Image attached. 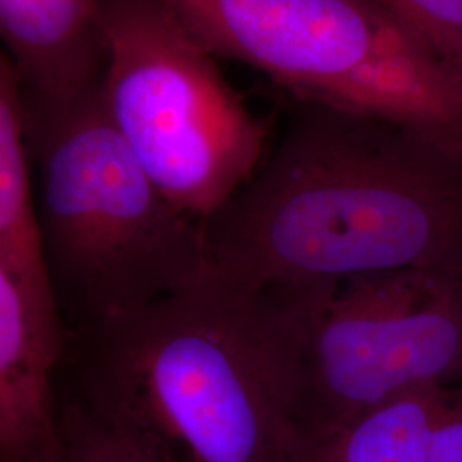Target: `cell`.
<instances>
[{"label": "cell", "mask_w": 462, "mask_h": 462, "mask_svg": "<svg viewBox=\"0 0 462 462\" xmlns=\"http://www.w3.org/2000/svg\"><path fill=\"white\" fill-rule=\"evenodd\" d=\"M301 105L254 177L202 221L208 278L261 290L399 269L462 274V156Z\"/></svg>", "instance_id": "cell-1"}, {"label": "cell", "mask_w": 462, "mask_h": 462, "mask_svg": "<svg viewBox=\"0 0 462 462\" xmlns=\"http://www.w3.org/2000/svg\"><path fill=\"white\" fill-rule=\"evenodd\" d=\"M336 286L206 276L83 329L78 397L170 462H291L298 353Z\"/></svg>", "instance_id": "cell-2"}, {"label": "cell", "mask_w": 462, "mask_h": 462, "mask_svg": "<svg viewBox=\"0 0 462 462\" xmlns=\"http://www.w3.org/2000/svg\"><path fill=\"white\" fill-rule=\"evenodd\" d=\"M23 116L50 278L81 330L208 276L202 221L151 179L108 114L101 84L60 105H23Z\"/></svg>", "instance_id": "cell-3"}, {"label": "cell", "mask_w": 462, "mask_h": 462, "mask_svg": "<svg viewBox=\"0 0 462 462\" xmlns=\"http://www.w3.org/2000/svg\"><path fill=\"white\" fill-rule=\"evenodd\" d=\"M215 57L300 103L396 125L462 156V78L374 0H163Z\"/></svg>", "instance_id": "cell-4"}, {"label": "cell", "mask_w": 462, "mask_h": 462, "mask_svg": "<svg viewBox=\"0 0 462 462\" xmlns=\"http://www.w3.org/2000/svg\"><path fill=\"white\" fill-rule=\"evenodd\" d=\"M101 5L106 110L166 198L204 221L264 163L271 122L248 108L163 0Z\"/></svg>", "instance_id": "cell-5"}, {"label": "cell", "mask_w": 462, "mask_h": 462, "mask_svg": "<svg viewBox=\"0 0 462 462\" xmlns=\"http://www.w3.org/2000/svg\"><path fill=\"white\" fill-rule=\"evenodd\" d=\"M421 385H462V274L341 281L298 353L295 448Z\"/></svg>", "instance_id": "cell-6"}, {"label": "cell", "mask_w": 462, "mask_h": 462, "mask_svg": "<svg viewBox=\"0 0 462 462\" xmlns=\"http://www.w3.org/2000/svg\"><path fill=\"white\" fill-rule=\"evenodd\" d=\"M66 347L53 282L0 271V462H36L59 435L51 379Z\"/></svg>", "instance_id": "cell-7"}, {"label": "cell", "mask_w": 462, "mask_h": 462, "mask_svg": "<svg viewBox=\"0 0 462 462\" xmlns=\"http://www.w3.org/2000/svg\"><path fill=\"white\" fill-rule=\"evenodd\" d=\"M0 33L26 108L81 98L103 81L101 0H0Z\"/></svg>", "instance_id": "cell-8"}, {"label": "cell", "mask_w": 462, "mask_h": 462, "mask_svg": "<svg viewBox=\"0 0 462 462\" xmlns=\"http://www.w3.org/2000/svg\"><path fill=\"white\" fill-rule=\"evenodd\" d=\"M452 387L421 385L387 399L322 437L301 442L291 462H435L437 431Z\"/></svg>", "instance_id": "cell-9"}, {"label": "cell", "mask_w": 462, "mask_h": 462, "mask_svg": "<svg viewBox=\"0 0 462 462\" xmlns=\"http://www.w3.org/2000/svg\"><path fill=\"white\" fill-rule=\"evenodd\" d=\"M16 72L0 55V271L51 281Z\"/></svg>", "instance_id": "cell-10"}, {"label": "cell", "mask_w": 462, "mask_h": 462, "mask_svg": "<svg viewBox=\"0 0 462 462\" xmlns=\"http://www.w3.org/2000/svg\"><path fill=\"white\" fill-rule=\"evenodd\" d=\"M57 423L66 462H170L78 396L57 404Z\"/></svg>", "instance_id": "cell-11"}, {"label": "cell", "mask_w": 462, "mask_h": 462, "mask_svg": "<svg viewBox=\"0 0 462 462\" xmlns=\"http://www.w3.org/2000/svg\"><path fill=\"white\" fill-rule=\"evenodd\" d=\"M462 78V0H374Z\"/></svg>", "instance_id": "cell-12"}, {"label": "cell", "mask_w": 462, "mask_h": 462, "mask_svg": "<svg viewBox=\"0 0 462 462\" xmlns=\"http://www.w3.org/2000/svg\"><path fill=\"white\" fill-rule=\"evenodd\" d=\"M36 462H66L60 433L50 442L49 446L45 447V450L42 452V456L36 459Z\"/></svg>", "instance_id": "cell-13"}]
</instances>
